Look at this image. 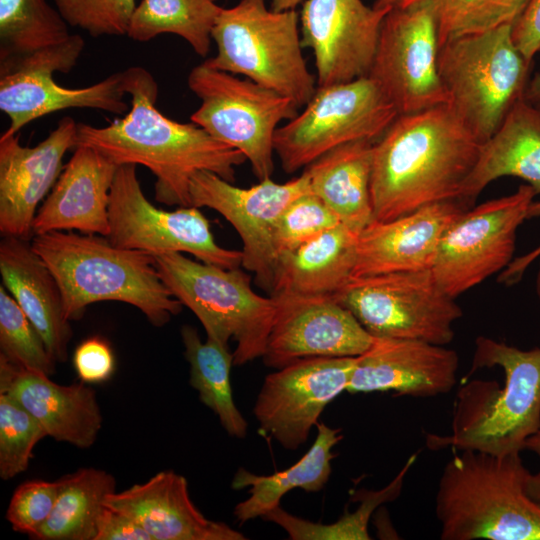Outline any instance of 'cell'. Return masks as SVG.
<instances>
[{"label":"cell","mask_w":540,"mask_h":540,"mask_svg":"<svg viewBox=\"0 0 540 540\" xmlns=\"http://www.w3.org/2000/svg\"><path fill=\"white\" fill-rule=\"evenodd\" d=\"M358 233L339 224L278 256L271 295L334 296L352 278Z\"/></svg>","instance_id":"83f0119b"},{"label":"cell","mask_w":540,"mask_h":540,"mask_svg":"<svg viewBox=\"0 0 540 540\" xmlns=\"http://www.w3.org/2000/svg\"><path fill=\"white\" fill-rule=\"evenodd\" d=\"M389 10L362 0H306L299 14L303 47L314 55L317 86L369 75Z\"/></svg>","instance_id":"d6986e66"},{"label":"cell","mask_w":540,"mask_h":540,"mask_svg":"<svg viewBox=\"0 0 540 540\" xmlns=\"http://www.w3.org/2000/svg\"><path fill=\"white\" fill-rule=\"evenodd\" d=\"M31 245L59 284L68 321L81 318L88 305L100 301L133 305L156 327L182 310L161 279L154 256L145 251L72 231L34 235Z\"/></svg>","instance_id":"277c9868"},{"label":"cell","mask_w":540,"mask_h":540,"mask_svg":"<svg viewBox=\"0 0 540 540\" xmlns=\"http://www.w3.org/2000/svg\"><path fill=\"white\" fill-rule=\"evenodd\" d=\"M536 292L540 299V265H539V270H538L537 278H536Z\"/></svg>","instance_id":"f907efd6"},{"label":"cell","mask_w":540,"mask_h":540,"mask_svg":"<svg viewBox=\"0 0 540 540\" xmlns=\"http://www.w3.org/2000/svg\"><path fill=\"white\" fill-rule=\"evenodd\" d=\"M161 279L172 295L203 325L207 338L236 341L234 365L262 357L276 312L273 296L253 291L251 277L238 268L194 261L180 252L155 255Z\"/></svg>","instance_id":"ba28073f"},{"label":"cell","mask_w":540,"mask_h":540,"mask_svg":"<svg viewBox=\"0 0 540 540\" xmlns=\"http://www.w3.org/2000/svg\"><path fill=\"white\" fill-rule=\"evenodd\" d=\"M118 165L89 146L75 151L33 221L34 235L78 230L107 237L110 190Z\"/></svg>","instance_id":"d4e9b609"},{"label":"cell","mask_w":540,"mask_h":540,"mask_svg":"<svg viewBox=\"0 0 540 540\" xmlns=\"http://www.w3.org/2000/svg\"><path fill=\"white\" fill-rule=\"evenodd\" d=\"M217 0H142L131 19L127 36L139 42L172 33L205 57L210 49L212 29L222 9Z\"/></svg>","instance_id":"d6a6232c"},{"label":"cell","mask_w":540,"mask_h":540,"mask_svg":"<svg viewBox=\"0 0 540 540\" xmlns=\"http://www.w3.org/2000/svg\"><path fill=\"white\" fill-rule=\"evenodd\" d=\"M525 97L540 105V74H537L527 85Z\"/></svg>","instance_id":"7dc6e473"},{"label":"cell","mask_w":540,"mask_h":540,"mask_svg":"<svg viewBox=\"0 0 540 540\" xmlns=\"http://www.w3.org/2000/svg\"><path fill=\"white\" fill-rule=\"evenodd\" d=\"M504 176L518 177L540 194V105L525 95L513 105L496 132L481 144L460 199L473 205L488 184Z\"/></svg>","instance_id":"4316f807"},{"label":"cell","mask_w":540,"mask_h":540,"mask_svg":"<svg viewBox=\"0 0 540 540\" xmlns=\"http://www.w3.org/2000/svg\"><path fill=\"white\" fill-rule=\"evenodd\" d=\"M73 365L79 379L86 384L108 380L115 370V358L107 341L94 336L81 342L73 354Z\"/></svg>","instance_id":"b9f144b4"},{"label":"cell","mask_w":540,"mask_h":540,"mask_svg":"<svg viewBox=\"0 0 540 540\" xmlns=\"http://www.w3.org/2000/svg\"><path fill=\"white\" fill-rule=\"evenodd\" d=\"M512 39L527 62L540 51V0H531L512 24Z\"/></svg>","instance_id":"7bdbcfd3"},{"label":"cell","mask_w":540,"mask_h":540,"mask_svg":"<svg viewBox=\"0 0 540 540\" xmlns=\"http://www.w3.org/2000/svg\"><path fill=\"white\" fill-rule=\"evenodd\" d=\"M317 436L311 448L291 467L271 475H256L239 468L232 480V488H249V497L234 508L240 523L263 517L280 506L281 498L295 488L317 492L324 488L332 472V449L342 439L340 429L318 422Z\"/></svg>","instance_id":"f546056e"},{"label":"cell","mask_w":540,"mask_h":540,"mask_svg":"<svg viewBox=\"0 0 540 540\" xmlns=\"http://www.w3.org/2000/svg\"><path fill=\"white\" fill-rule=\"evenodd\" d=\"M136 166L119 165L113 179L107 235L113 245L153 256L190 253L199 261L227 269L242 265L241 250L218 245L208 219L197 207L166 211L151 204L141 189Z\"/></svg>","instance_id":"4fadbf2b"},{"label":"cell","mask_w":540,"mask_h":540,"mask_svg":"<svg viewBox=\"0 0 540 540\" xmlns=\"http://www.w3.org/2000/svg\"><path fill=\"white\" fill-rule=\"evenodd\" d=\"M406 0H376L373 7L382 10H391L401 6Z\"/></svg>","instance_id":"681fc988"},{"label":"cell","mask_w":540,"mask_h":540,"mask_svg":"<svg viewBox=\"0 0 540 540\" xmlns=\"http://www.w3.org/2000/svg\"><path fill=\"white\" fill-rule=\"evenodd\" d=\"M500 367L504 383L473 379L457 391L450 433L426 435L429 449L521 452L540 430V348L522 350L486 336L475 340L468 375ZM467 375V376H468Z\"/></svg>","instance_id":"3957f363"},{"label":"cell","mask_w":540,"mask_h":540,"mask_svg":"<svg viewBox=\"0 0 540 540\" xmlns=\"http://www.w3.org/2000/svg\"><path fill=\"white\" fill-rule=\"evenodd\" d=\"M302 0H272L271 9L274 11H286L295 9Z\"/></svg>","instance_id":"c3c4849f"},{"label":"cell","mask_w":540,"mask_h":540,"mask_svg":"<svg viewBox=\"0 0 540 540\" xmlns=\"http://www.w3.org/2000/svg\"><path fill=\"white\" fill-rule=\"evenodd\" d=\"M0 392L19 402L56 441L86 449L102 428L96 392L82 381L61 385L0 356Z\"/></svg>","instance_id":"603a6c76"},{"label":"cell","mask_w":540,"mask_h":540,"mask_svg":"<svg viewBox=\"0 0 540 540\" xmlns=\"http://www.w3.org/2000/svg\"><path fill=\"white\" fill-rule=\"evenodd\" d=\"M339 224L337 215L311 191L300 195L277 222L274 233L277 258Z\"/></svg>","instance_id":"f35d334b"},{"label":"cell","mask_w":540,"mask_h":540,"mask_svg":"<svg viewBox=\"0 0 540 540\" xmlns=\"http://www.w3.org/2000/svg\"><path fill=\"white\" fill-rule=\"evenodd\" d=\"M84 46V39L72 34L57 46L0 63V110L10 120L3 136L16 135L32 121L65 109L91 108L118 115L128 111L123 71L83 88L62 87L53 80L54 72L73 69Z\"/></svg>","instance_id":"7c38bea8"},{"label":"cell","mask_w":540,"mask_h":540,"mask_svg":"<svg viewBox=\"0 0 540 540\" xmlns=\"http://www.w3.org/2000/svg\"><path fill=\"white\" fill-rule=\"evenodd\" d=\"M455 350L422 340L374 337L356 357L346 392H394L430 397L449 393L457 381Z\"/></svg>","instance_id":"44dd1931"},{"label":"cell","mask_w":540,"mask_h":540,"mask_svg":"<svg viewBox=\"0 0 540 540\" xmlns=\"http://www.w3.org/2000/svg\"><path fill=\"white\" fill-rule=\"evenodd\" d=\"M481 143L448 104L398 115L373 147V218L460 199Z\"/></svg>","instance_id":"7a4b0ae2"},{"label":"cell","mask_w":540,"mask_h":540,"mask_svg":"<svg viewBox=\"0 0 540 540\" xmlns=\"http://www.w3.org/2000/svg\"><path fill=\"white\" fill-rule=\"evenodd\" d=\"M417 459L413 454L402 467L396 477L383 489L362 491L359 495L361 504L352 513H345L332 524H321L296 517L280 506L276 507L262 519L282 527L293 540H369L368 522L375 509L383 503L396 499L401 490L404 478Z\"/></svg>","instance_id":"e575fe53"},{"label":"cell","mask_w":540,"mask_h":540,"mask_svg":"<svg viewBox=\"0 0 540 540\" xmlns=\"http://www.w3.org/2000/svg\"><path fill=\"white\" fill-rule=\"evenodd\" d=\"M0 356L47 376L56 370V360L41 335L3 285L0 286Z\"/></svg>","instance_id":"8d00e7d4"},{"label":"cell","mask_w":540,"mask_h":540,"mask_svg":"<svg viewBox=\"0 0 540 540\" xmlns=\"http://www.w3.org/2000/svg\"><path fill=\"white\" fill-rule=\"evenodd\" d=\"M540 215V201L532 202L528 209V219ZM540 257V245L530 252L513 259L511 263L499 274V282L512 285L522 278L527 268Z\"/></svg>","instance_id":"f6af8a7d"},{"label":"cell","mask_w":540,"mask_h":540,"mask_svg":"<svg viewBox=\"0 0 540 540\" xmlns=\"http://www.w3.org/2000/svg\"><path fill=\"white\" fill-rule=\"evenodd\" d=\"M520 453L461 450L444 466L435 498L442 540H540V505L526 492Z\"/></svg>","instance_id":"5b68a950"},{"label":"cell","mask_w":540,"mask_h":540,"mask_svg":"<svg viewBox=\"0 0 540 540\" xmlns=\"http://www.w3.org/2000/svg\"><path fill=\"white\" fill-rule=\"evenodd\" d=\"M187 82L201 100L191 122L241 151L259 181L271 178L274 136L280 122L298 114L295 103L250 79L204 62L190 71Z\"/></svg>","instance_id":"9c48e42d"},{"label":"cell","mask_w":540,"mask_h":540,"mask_svg":"<svg viewBox=\"0 0 540 540\" xmlns=\"http://www.w3.org/2000/svg\"><path fill=\"white\" fill-rule=\"evenodd\" d=\"M72 27L93 37L127 35L136 9L135 0H53Z\"/></svg>","instance_id":"ab89813d"},{"label":"cell","mask_w":540,"mask_h":540,"mask_svg":"<svg viewBox=\"0 0 540 540\" xmlns=\"http://www.w3.org/2000/svg\"><path fill=\"white\" fill-rule=\"evenodd\" d=\"M181 338L190 365V385L229 435L244 438L248 423L234 403L230 381L234 356L228 345L211 338L203 342L196 329L189 325L181 328Z\"/></svg>","instance_id":"1f68e13d"},{"label":"cell","mask_w":540,"mask_h":540,"mask_svg":"<svg viewBox=\"0 0 540 540\" xmlns=\"http://www.w3.org/2000/svg\"><path fill=\"white\" fill-rule=\"evenodd\" d=\"M524 449L532 451L540 459V430L527 439ZM526 492L530 498L540 505V469L536 474L528 473Z\"/></svg>","instance_id":"bcb514c9"},{"label":"cell","mask_w":540,"mask_h":540,"mask_svg":"<svg viewBox=\"0 0 540 540\" xmlns=\"http://www.w3.org/2000/svg\"><path fill=\"white\" fill-rule=\"evenodd\" d=\"M310 192L306 174L285 183L271 178L249 188L234 186L210 171H197L190 179L191 206L208 207L220 213L242 241V266L255 274L263 290L271 292L277 255L274 233L286 207Z\"/></svg>","instance_id":"2e32d148"},{"label":"cell","mask_w":540,"mask_h":540,"mask_svg":"<svg viewBox=\"0 0 540 540\" xmlns=\"http://www.w3.org/2000/svg\"><path fill=\"white\" fill-rule=\"evenodd\" d=\"M356 357L305 358L268 374L253 408L262 433L285 449L304 444L325 407L346 391Z\"/></svg>","instance_id":"e0dca14e"},{"label":"cell","mask_w":540,"mask_h":540,"mask_svg":"<svg viewBox=\"0 0 540 540\" xmlns=\"http://www.w3.org/2000/svg\"><path fill=\"white\" fill-rule=\"evenodd\" d=\"M95 540H153L130 516L105 506L97 526Z\"/></svg>","instance_id":"ee69618b"},{"label":"cell","mask_w":540,"mask_h":540,"mask_svg":"<svg viewBox=\"0 0 540 540\" xmlns=\"http://www.w3.org/2000/svg\"><path fill=\"white\" fill-rule=\"evenodd\" d=\"M3 286L37 329L56 362H65L72 338L59 284L28 240L4 236L0 243Z\"/></svg>","instance_id":"484cf974"},{"label":"cell","mask_w":540,"mask_h":540,"mask_svg":"<svg viewBox=\"0 0 540 540\" xmlns=\"http://www.w3.org/2000/svg\"><path fill=\"white\" fill-rule=\"evenodd\" d=\"M104 505L135 519L153 540L246 539L226 523L205 517L191 500L186 478L174 471L114 492Z\"/></svg>","instance_id":"cb8c5ba5"},{"label":"cell","mask_w":540,"mask_h":540,"mask_svg":"<svg viewBox=\"0 0 540 540\" xmlns=\"http://www.w3.org/2000/svg\"><path fill=\"white\" fill-rule=\"evenodd\" d=\"M59 481L60 490L50 517L29 538L95 540L105 499L116 492V479L105 470L81 468Z\"/></svg>","instance_id":"4dcf8cb0"},{"label":"cell","mask_w":540,"mask_h":540,"mask_svg":"<svg viewBox=\"0 0 540 540\" xmlns=\"http://www.w3.org/2000/svg\"><path fill=\"white\" fill-rule=\"evenodd\" d=\"M47 434L13 397L0 392V477L7 481L23 473L33 449Z\"/></svg>","instance_id":"74e56055"},{"label":"cell","mask_w":540,"mask_h":540,"mask_svg":"<svg viewBox=\"0 0 540 540\" xmlns=\"http://www.w3.org/2000/svg\"><path fill=\"white\" fill-rule=\"evenodd\" d=\"M298 24L295 9L274 11L265 0H240L221 9L211 34L217 53L204 63L243 75L303 107L317 82L302 54Z\"/></svg>","instance_id":"8992f818"},{"label":"cell","mask_w":540,"mask_h":540,"mask_svg":"<svg viewBox=\"0 0 540 540\" xmlns=\"http://www.w3.org/2000/svg\"><path fill=\"white\" fill-rule=\"evenodd\" d=\"M273 297L276 312L262 356L268 367L312 357H356L374 340L333 296Z\"/></svg>","instance_id":"ac0fdd59"},{"label":"cell","mask_w":540,"mask_h":540,"mask_svg":"<svg viewBox=\"0 0 540 540\" xmlns=\"http://www.w3.org/2000/svg\"><path fill=\"white\" fill-rule=\"evenodd\" d=\"M398 113L369 76L317 86L301 113L277 128L274 152L288 173L348 142L378 140Z\"/></svg>","instance_id":"30bf717a"},{"label":"cell","mask_w":540,"mask_h":540,"mask_svg":"<svg viewBox=\"0 0 540 540\" xmlns=\"http://www.w3.org/2000/svg\"><path fill=\"white\" fill-rule=\"evenodd\" d=\"M124 72L131 108L108 126L77 124L76 146H89L115 164L147 167L156 177L155 199L166 205L191 206L190 179L210 171L233 183L245 155L191 123L169 119L156 107L158 84L143 67Z\"/></svg>","instance_id":"6da1fadb"},{"label":"cell","mask_w":540,"mask_h":540,"mask_svg":"<svg viewBox=\"0 0 540 540\" xmlns=\"http://www.w3.org/2000/svg\"><path fill=\"white\" fill-rule=\"evenodd\" d=\"M530 1L406 0L401 6L422 4L429 8L437 24L440 47L453 38L513 24Z\"/></svg>","instance_id":"d590c367"},{"label":"cell","mask_w":540,"mask_h":540,"mask_svg":"<svg viewBox=\"0 0 540 540\" xmlns=\"http://www.w3.org/2000/svg\"><path fill=\"white\" fill-rule=\"evenodd\" d=\"M373 336L446 345L463 315L431 269L352 277L333 296Z\"/></svg>","instance_id":"8fae6325"},{"label":"cell","mask_w":540,"mask_h":540,"mask_svg":"<svg viewBox=\"0 0 540 540\" xmlns=\"http://www.w3.org/2000/svg\"><path fill=\"white\" fill-rule=\"evenodd\" d=\"M77 124L64 117L34 147L22 146L17 135L0 137V232L30 239L37 206L55 185L66 152L76 147Z\"/></svg>","instance_id":"ffe728a7"},{"label":"cell","mask_w":540,"mask_h":540,"mask_svg":"<svg viewBox=\"0 0 540 540\" xmlns=\"http://www.w3.org/2000/svg\"><path fill=\"white\" fill-rule=\"evenodd\" d=\"M59 490V479H33L20 484L13 492L5 514L12 529L31 537L50 517Z\"/></svg>","instance_id":"60d3db41"},{"label":"cell","mask_w":540,"mask_h":540,"mask_svg":"<svg viewBox=\"0 0 540 540\" xmlns=\"http://www.w3.org/2000/svg\"><path fill=\"white\" fill-rule=\"evenodd\" d=\"M512 24L450 39L439 47L447 104L484 143L525 95L530 63L515 46Z\"/></svg>","instance_id":"52a82bcc"},{"label":"cell","mask_w":540,"mask_h":540,"mask_svg":"<svg viewBox=\"0 0 540 540\" xmlns=\"http://www.w3.org/2000/svg\"><path fill=\"white\" fill-rule=\"evenodd\" d=\"M471 207L452 199L392 220H373L358 234L352 277L432 269L444 233Z\"/></svg>","instance_id":"7402d4cb"},{"label":"cell","mask_w":540,"mask_h":540,"mask_svg":"<svg viewBox=\"0 0 540 540\" xmlns=\"http://www.w3.org/2000/svg\"><path fill=\"white\" fill-rule=\"evenodd\" d=\"M535 195L522 184L510 195L471 207L446 230L431 271L448 295L457 298L511 263L517 229L528 219Z\"/></svg>","instance_id":"5bb4252c"},{"label":"cell","mask_w":540,"mask_h":540,"mask_svg":"<svg viewBox=\"0 0 540 540\" xmlns=\"http://www.w3.org/2000/svg\"><path fill=\"white\" fill-rule=\"evenodd\" d=\"M71 35L69 24L46 0H0V63L52 48Z\"/></svg>","instance_id":"836d02e7"},{"label":"cell","mask_w":540,"mask_h":540,"mask_svg":"<svg viewBox=\"0 0 540 540\" xmlns=\"http://www.w3.org/2000/svg\"><path fill=\"white\" fill-rule=\"evenodd\" d=\"M438 53L437 24L428 7L409 4L387 12L368 76L398 115L447 104Z\"/></svg>","instance_id":"9a60e30c"},{"label":"cell","mask_w":540,"mask_h":540,"mask_svg":"<svg viewBox=\"0 0 540 540\" xmlns=\"http://www.w3.org/2000/svg\"><path fill=\"white\" fill-rule=\"evenodd\" d=\"M374 140L340 145L304 168L310 191L339 218L360 233L373 220L371 174Z\"/></svg>","instance_id":"f1b7e54d"}]
</instances>
